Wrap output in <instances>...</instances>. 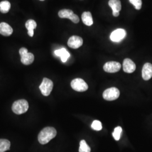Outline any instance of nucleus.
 I'll return each mask as SVG.
<instances>
[{
    "label": "nucleus",
    "instance_id": "obj_12",
    "mask_svg": "<svg viewBox=\"0 0 152 152\" xmlns=\"http://www.w3.org/2000/svg\"><path fill=\"white\" fill-rule=\"evenodd\" d=\"M142 77L145 81H148L152 78V64L149 63H147L144 65L142 69Z\"/></svg>",
    "mask_w": 152,
    "mask_h": 152
},
{
    "label": "nucleus",
    "instance_id": "obj_19",
    "mask_svg": "<svg viewBox=\"0 0 152 152\" xmlns=\"http://www.w3.org/2000/svg\"><path fill=\"white\" fill-rule=\"evenodd\" d=\"M26 27L28 31H34L37 27V23L34 20L30 19L26 23Z\"/></svg>",
    "mask_w": 152,
    "mask_h": 152
},
{
    "label": "nucleus",
    "instance_id": "obj_14",
    "mask_svg": "<svg viewBox=\"0 0 152 152\" xmlns=\"http://www.w3.org/2000/svg\"><path fill=\"white\" fill-rule=\"evenodd\" d=\"M13 32V29L7 23L2 22L0 23V34L4 36H9Z\"/></svg>",
    "mask_w": 152,
    "mask_h": 152
},
{
    "label": "nucleus",
    "instance_id": "obj_17",
    "mask_svg": "<svg viewBox=\"0 0 152 152\" xmlns=\"http://www.w3.org/2000/svg\"><path fill=\"white\" fill-rule=\"evenodd\" d=\"M10 7L11 4L8 1H3L0 2V11L3 14L8 12Z\"/></svg>",
    "mask_w": 152,
    "mask_h": 152
},
{
    "label": "nucleus",
    "instance_id": "obj_6",
    "mask_svg": "<svg viewBox=\"0 0 152 152\" xmlns=\"http://www.w3.org/2000/svg\"><path fill=\"white\" fill-rule=\"evenodd\" d=\"M53 82L50 79L44 78L41 85L39 86V89L41 93L44 96H49L53 88Z\"/></svg>",
    "mask_w": 152,
    "mask_h": 152
},
{
    "label": "nucleus",
    "instance_id": "obj_23",
    "mask_svg": "<svg viewBox=\"0 0 152 152\" xmlns=\"http://www.w3.org/2000/svg\"><path fill=\"white\" fill-rule=\"evenodd\" d=\"M131 4L135 6L136 10H140L142 6L141 0H129Z\"/></svg>",
    "mask_w": 152,
    "mask_h": 152
},
{
    "label": "nucleus",
    "instance_id": "obj_15",
    "mask_svg": "<svg viewBox=\"0 0 152 152\" xmlns=\"http://www.w3.org/2000/svg\"><path fill=\"white\" fill-rule=\"evenodd\" d=\"M55 54L58 56H60L61 58V60L63 63L66 62L70 56L69 53L64 48H62V49L55 50Z\"/></svg>",
    "mask_w": 152,
    "mask_h": 152
},
{
    "label": "nucleus",
    "instance_id": "obj_18",
    "mask_svg": "<svg viewBox=\"0 0 152 152\" xmlns=\"http://www.w3.org/2000/svg\"><path fill=\"white\" fill-rule=\"evenodd\" d=\"M10 142L6 139H0V152H5L9 150Z\"/></svg>",
    "mask_w": 152,
    "mask_h": 152
},
{
    "label": "nucleus",
    "instance_id": "obj_24",
    "mask_svg": "<svg viewBox=\"0 0 152 152\" xmlns=\"http://www.w3.org/2000/svg\"><path fill=\"white\" fill-rule=\"evenodd\" d=\"M28 35H29L30 37H32L33 36V35H34V31H28Z\"/></svg>",
    "mask_w": 152,
    "mask_h": 152
},
{
    "label": "nucleus",
    "instance_id": "obj_16",
    "mask_svg": "<svg viewBox=\"0 0 152 152\" xmlns=\"http://www.w3.org/2000/svg\"><path fill=\"white\" fill-rule=\"evenodd\" d=\"M82 20L83 23L87 26H91L93 24V19H92L91 13L89 11L84 12L82 14Z\"/></svg>",
    "mask_w": 152,
    "mask_h": 152
},
{
    "label": "nucleus",
    "instance_id": "obj_1",
    "mask_svg": "<svg viewBox=\"0 0 152 152\" xmlns=\"http://www.w3.org/2000/svg\"><path fill=\"white\" fill-rule=\"evenodd\" d=\"M56 130L52 127H47L40 131L38 136L39 142L41 144L48 143L56 135Z\"/></svg>",
    "mask_w": 152,
    "mask_h": 152
},
{
    "label": "nucleus",
    "instance_id": "obj_8",
    "mask_svg": "<svg viewBox=\"0 0 152 152\" xmlns=\"http://www.w3.org/2000/svg\"><path fill=\"white\" fill-rule=\"evenodd\" d=\"M121 68V64L116 61H109L104 65V71L108 73H115L120 71Z\"/></svg>",
    "mask_w": 152,
    "mask_h": 152
},
{
    "label": "nucleus",
    "instance_id": "obj_25",
    "mask_svg": "<svg viewBox=\"0 0 152 152\" xmlns=\"http://www.w3.org/2000/svg\"><path fill=\"white\" fill-rule=\"evenodd\" d=\"M40 1H45V0H40Z\"/></svg>",
    "mask_w": 152,
    "mask_h": 152
},
{
    "label": "nucleus",
    "instance_id": "obj_22",
    "mask_svg": "<svg viewBox=\"0 0 152 152\" xmlns=\"http://www.w3.org/2000/svg\"><path fill=\"white\" fill-rule=\"evenodd\" d=\"M91 128L94 130H101L102 129V125L101 122L98 120L94 121L91 125Z\"/></svg>",
    "mask_w": 152,
    "mask_h": 152
},
{
    "label": "nucleus",
    "instance_id": "obj_5",
    "mask_svg": "<svg viewBox=\"0 0 152 152\" xmlns=\"http://www.w3.org/2000/svg\"><path fill=\"white\" fill-rule=\"evenodd\" d=\"M71 87L76 91L83 92L86 91L88 86L86 82L81 78H76L71 82Z\"/></svg>",
    "mask_w": 152,
    "mask_h": 152
},
{
    "label": "nucleus",
    "instance_id": "obj_9",
    "mask_svg": "<svg viewBox=\"0 0 152 152\" xmlns=\"http://www.w3.org/2000/svg\"><path fill=\"white\" fill-rule=\"evenodd\" d=\"M126 36V32L124 29H117L111 33L110 38L113 42H120Z\"/></svg>",
    "mask_w": 152,
    "mask_h": 152
},
{
    "label": "nucleus",
    "instance_id": "obj_11",
    "mask_svg": "<svg viewBox=\"0 0 152 152\" xmlns=\"http://www.w3.org/2000/svg\"><path fill=\"white\" fill-rule=\"evenodd\" d=\"M109 6L113 10V15L117 17L120 15V11L121 10V2L120 0H109Z\"/></svg>",
    "mask_w": 152,
    "mask_h": 152
},
{
    "label": "nucleus",
    "instance_id": "obj_21",
    "mask_svg": "<svg viewBox=\"0 0 152 152\" xmlns=\"http://www.w3.org/2000/svg\"><path fill=\"white\" fill-rule=\"evenodd\" d=\"M122 131V129L120 126L116 127L114 129V132H113V136L115 140L118 141L120 140Z\"/></svg>",
    "mask_w": 152,
    "mask_h": 152
},
{
    "label": "nucleus",
    "instance_id": "obj_3",
    "mask_svg": "<svg viewBox=\"0 0 152 152\" xmlns=\"http://www.w3.org/2000/svg\"><path fill=\"white\" fill-rule=\"evenodd\" d=\"M19 54L21 56V62L24 65H30L34 59V56L32 53H28L25 48H22L19 50Z\"/></svg>",
    "mask_w": 152,
    "mask_h": 152
},
{
    "label": "nucleus",
    "instance_id": "obj_13",
    "mask_svg": "<svg viewBox=\"0 0 152 152\" xmlns=\"http://www.w3.org/2000/svg\"><path fill=\"white\" fill-rule=\"evenodd\" d=\"M123 69L126 73H131L136 69V65L132 60L126 58L124 60Z\"/></svg>",
    "mask_w": 152,
    "mask_h": 152
},
{
    "label": "nucleus",
    "instance_id": "obj_4",
    "mask_svg": "<svg viewBox=\"0 0 152 152\" xmlns=\"http://www.w3.org/2000/svg\"><path fill=\"white\" fill-rule=\"evenodd\" d=\"M119 90L116 87H110L105 90L103 92V98L108 101H113L120 96Z\"/></svg>",
    "mask_w": 152,
    "mask_h": 152
},
{
    "label": "nucleus",
    "instance_id": "obj_20",
    "mask_svg": "<svg viewBox=\"0 0 152 152\" xmlns=\"http://www.w3.org/2000/svg\"><path fill=\"white\" fill-rule=\"evenodd\" d=\"M80 148H79V152H90L91 149L87 145L86 142L84 140H82L80 141Z\"/></svg>",
    "mask_w": 152,
    "mask_h": 152
},
{
    "label": "nucleus",
    "instance_id": "obj_10",
    "mask_svg": "<svg viewBox=\"0 0 152 152\" xmlns=\"http://www.w3.org/2000/svg\"><path fill=\"white\" fill-rule=\"evenodd\" d=\"M83 44V39L77 36H73L68 41V45L69 48L76 49L80 48Z\"/></svg>",
    "mask_w": 152,
    "mask_h": 152
},
{
    "label": "nucleus",
    "instance_id": "obj_2",
    "mask_svg": "<svg viewBox=\"0 0 152 152\" xmlns=\"http://www.w3.org/2000/svg\"><path fill=\"white\" fill-rule=\"evenodd\" d=\"M28 108V103L24 99L15 101L12 105V110L14 113L16 114H22L26 113Z\"/></svg>",
    "mask_w": 152,
    "mask_h": 152
},
{
    "label": "nucleus",
    "instance_id": "obj_7",
    "mask_svg": "<svg viewBox=\"0 0 152 152\" xmlns=\"http://www.w3.org/2000/svg\"><path fill=\"white\" fill-rule=\"evenodd\" d=\"M58 15L60 18L69 19L74 23H78L80 22L79 17L75 14H74L72 10L69 9L61 10L58 12Z\"/></svg>",
    "mask_w": 152,
    "mask_h": 152
}]
</instances>
